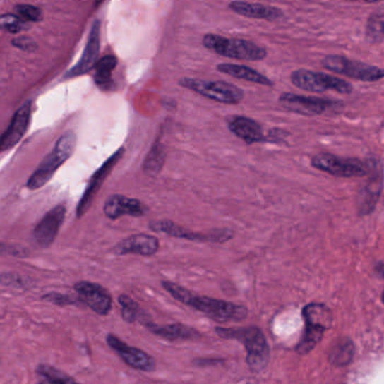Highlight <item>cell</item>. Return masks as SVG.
I'll list each match as a JSON object with an SVG mask.
<instances>
[{
    "instance_id": "25",
    "label": "cell",
    "mask_w": 384,
    "mask_h": 384,
    "mask_svg": "<svg viewBox=\"0 0 384 384\" xmlns=\"http://www.w3.org/2000/svg\"><path fill=\"white\" fill-rule=\"evenodd\" d=\"M36 376L40 384H81L64 371L49 364H40L36 368Z\"/></svg>"
},
{
    "instance_id": "23",
    "label": "cell",
    "mask_w": 384,
    "mask_h": 384,
    "mask_svg": "<svg viewBox=\"0 0 384 384\" xmlns=\"http://www.w3.org/2000/svg\"><path fill=\"white\" fill-rule=\"evenodd\" d=\"M302 315L305 318L306 326L320 327L325 330L332 326V311L321 304H311L306 306L302 311Z\"/></svg>"
},
{
    "instance_id": "12",
    "label": "cell",
    "mask_w": 384,
    "mask_h": 384,
    "mask_svg": "<svg viewBox=\"0 0 384 384\" xmlns=\"http://www.w3.org/2000/svg\"><path fill=\"white\" fill-rule=\"evenodd\" d=\"M74 290L78 294L80 301L85 304L91 311L100 316H106L113 308V298L107 289L98 283L89 281H80L76 283Z\"/></svg>"
},
{
    "instance_id": "4",
    "label": "cell",
    "mask_w": 384,
    "mask_h": 384,
    "mask_svg": "<svg viewBox=\"0 0 384 384\" xmlns=\"http://www.w3.org/2000/svg\"><path fill=\"white\" fill-rule=\"evenodd\" d=\"M203 47L217 54L234 60L261 61L268 55L266 49L243 39H227L216 34L203 36Z\"/></svg>"
},
{
    "instance_id": "18",
    "label": "cell",
    "mask_w": 384,
    "mask_h": 384,
    "mask_svg": "<svg viewBox=\"0 0 384 384\" xmlns=\"http://www.w3.org/2000/svg\"><path fill=\"white\" fill-rule=\"evenodd\" d=\"M99 49H100V22L96 20L91 28L88 43L83 51V56L79 62L66 73V77H79L94 69L98 62Z\"/></svg>"
},
{
    "instance_id": "30",
    "label": "cell",
    "mask_w": 384,
    "mask_h": 384,
    "mask_svg": "<svg viewBox=\"0 0 384 384\" xmlns=\"http://www.w3.org/2000/svg\"><path fill=\"white\" fill-rule=\"evenodd\" d=\"M16 13L23 20L26 22H40L43 18L41 9L32 5L16 6Z\"/></svg>"
},
{
    "instance_id": "2",
    "label": "cell",
    "mask_w": 384,
    "mask_h": 384,
    "mask_svg": "<svg viewBox=\"0 0 384 384\" xmlns=\"http://www.w3.org/2000/svg\"><path fill=\"white\" fill-rule=\"evenodd\" d=\"M217 335L226 340H236L246 349V362L251 370L261 372L270 361V346L261 328L256 326L216 327Z\"/></svg>"
},
{
    "instance_id": "29",
    "label": "cell",
    "mask_w": 384,
    "mask_h": 384,
    "mask_svg": "<svg viewBox=\"0 0 384 384\" xmlns=\"http://www.w3.org/2000/svg\"><path fill=\"white\" fill-rule=\"evenodd\" d=\"M354 353V349L351 342H340L337 345L332 349L330 354V361L337 365H345L351 362L352 356Z\"/></svg>"
},
{
    "instance_id": "3",
    "label": "cell",
    "mask_w": 384,
    "mask_h": 384,
    "mask_svg": "<svg viewBox=\"0 0 384 384\" xmlns=\"http://www.w3.org/2000/svg\"><path fill=\"white\" fill-rule=\"evenodd\" d=\"M77 135L72 131L64 133L55 144L51 153L47 154L39 168L34 171L28 181V188L30 190L40 189L52 179L54 173L59 170L61 165L71 157L76 150Z\"/></svg>"
},
{
    "instance_id": "14",
    "label": "cell",
    "mask_w": 384,
    "mask_h": 384,
    "mask_svg": "<svg viewBox=\"0 0 384 384\" xmlns=\"http://www.w3.org/2000/svg\"><path fill=\"white\" fill-rule=\"evenodd\" d=\"M66 212V207L64 205H59L47 212L41 222L36 225L33 237L40 246L49 247L52 244L60 231L61 225L64 224Z\"/></svg>"
},
{
    "instance_id": "13",
    "label": "cell",
    "mask_w": 384,
    "mask_h": 384,
    "mask_svg": "<svg viewBox=\"0 0 384 384\" xmlns=\"http://www.w3.org/2000/svg\"><path fill=\"white\" fill-rule=\"evenodd\" d=\"M124 148H119V151H116L115 153L109 157V159L104 163V164L95 172L94 176H91L90 181H89L88 187L85 190L83 198L80 199L79 205L77 208V217H83L85 212H88L92 201H94L95 197L98 193L99 189L102 188L104 184V180L109 176V173L115 168V165L119 163V160L123 157Z\"/></svg>"
},
{
    "instance_id": "11",
    "label": "cell",
    "mask_w": 384,
    "mask_h": 384,
    "mask_svg": "<svg viewBox=\"0 0 384 384\" xmlns=\"http://www.w3.org/2000/svg\"><path fill=\"white\" fill-rule=\"evenodd\" d=\"M108 346L115 352L116 354L121 357L125 364L128 365L134 370L142 371V372H152L155 368V360L146 352L142 351L138 347H133L125 343L121 338L108 334L106 337Z\"/></svg>"
},
{
    "instance_id": "9",
    "label": "cell",
    "mask_w": 384,
    "mask_h": 384,
    "mask_svg": "<svg viewBox=\"0 0 384 384\" xmlns=\"http://www.w3.org/2000/svg\"><path fill=\"white\" fill-rule=\"evenodd\" d=\"M150 229L157 233L167 234L169 236L176 239H189L195 241H212V243H224L234 237V232L231 229H214L208 233H197L188 231L187 228L179 226L171 220H159L150 222Z\"/></svg>"
},
{
    "instance_id": "15",
    "label": "cell",
    "mask_w": 384,
    "mask_h": 384,
    "mask_svg": "<svg viewBox=\"0 0 384 384\" xmlns=\"http://www.w3.org/2000/svg\"><path fill=\"white\" fill-rule=\"evenodd\" d=\"M148 212V207L135 198L112 195L104 201V216L112 220H119L123 216L142 217Z\"/></svg>"
},
{
    "instance_id": "16",
    "label": "cell",
    "mask_w": 384,
    "mask_h": 384,
    "mask_svg": "<svg viewBox=\"0 0 384 384\" xmlns=\"http://www.w3.org/2000/svg\"><path fill=\"white\" fill-rule=\"evenodd\" d=\"M32 117V104L26 102L15 113L8 128L0 136V153L14 148L28 132Z\"/></svg>"
},
{
    "instance_id": "31",
    "label": "cell",
    "mask_w": 384,
    "mask_h": 384,
    "mask_svg": "<svg viewBox=\"0 0 384 384\" xmlns=\"http://www.w3.org/2000/svg\"><path fill=\"white\" fill-rule=\"evenodd\" d=\"M0 28L11 33H18L23 28V20L18 15H4L0 16Z\"/></svg>"
},
{
    "instance_id": "19",
    "label": "cell",
    "mask_w": 384,
    "mask_h": 384,
    "mask_svg": "<svg viewBox=\"0 0 384 384\" xmlns=\"http://www.w3.org/2000/svg\"><path fill=\"white\" fill-rule=\"evenodd\" d=\"M227 126L232 134L246 144L264 143L268 140L261 125L246 116H234L228 119Z\"/></svg>"
},
{
    "instance_id": "32",
    "label": "cell",
    "mask_w": 384,
    "mask_h": 384,
    "mask_svg": "<svg viewBox=\"0 0 384 384\" xmlns=\"http://www.w3.org/2000/svg\"><path fill=\"white\" fill-rule=\"evenodd\" d=\"M45 299L51 302H54V304L59 306L73 305V304H76L74 299H72L70 296H64V294H47V296H45Z\"/></svg>"
},
{
    "instance_id": "10",
    "label": "cell",
    "mask_w": 384,
    "mask_h": 384,
    "mask_svg": "<svg viewBox=\"0 0 384 384\" xmlns=\"http://www.w3.org/2000/svg\"><path fill=\"white\" fill-rule=\"evenodd\" d=\"M279 102L286 109L304 116L321 115L326 112L335 109L336 107H340L338 102H330L327 99L299 96V95L290 94V92L281 95Z\"/></svg>"
},
{
    "instance_id": "35",
    "label": "cell",
    "mask_w": 384,
    "mask_h": 384,
    "mask_svg": "<svg viewBox=\"0 0 384 384\" xmlns=\"http://www.w3.org/2000/svg\"><path fill=\"white\" fill-rule=\"evenodd\" d=\"M349 1H365V3H378L382 0H349Z\"/></svg>"
},
{
    "instance_id": "34",
    "label": "cell",
    "mask_w": 384,
    "mask_h": 384,
    "mask_svg": "<svg viewBox=\"0 0 384 384\" xmlns=\"http://www.w3.org/2000/svg\"><path fill=\"white\" fill-rule=\"evenodd\" d=\"M376 275H379L381 279H384V262L380 263L379 265H376Z\"/></svg>"
},
{
    "instance_id": "33",
    "label": "cell",
    "mask_w": 384,
    "mask_h": 384,
    "mask_svg": "<svg viewBox=\"0 0 384 384\" xmlns=\"http://www.w3.org/2000/svg\"><path fill=\"white\" fill-rule=\"evenodd\" d=\"M13 43L15 47H20L24 51H33L36 47L35 43L28 37H18V39H15Z\"/></svg>"
},
{
    "instance_id": "36",
    "label": "cell",
    "mask_w": 384,
    "mask_h": 384,
    "mask_svg": "<svg viewBox=\"0 0 384 384\" xmlns=\"http://www.w3.org/2000/svg\"><path fill=\"white\" fill-rule=\"evenodd\" d=\"M382 301H383V304H384V292H383V294H382Z\"/></svg>"
},
{
    "instance_id": "20",
    "label": "cell",
    "mask_w": 384,
    "mask_h": 384,
    "mask_svg": "<svg viewBox=\"0 0 384 384\" xmlns=\"http://www.w3.org/2000/svg\"><path fill=\"white\" fill-rule=\"evenodd\" d=\"M229 9L236 14L254 20H275L283 16L280 9L263 4L233 1L229 4Z\"/></svg>"
},
{
    "instance_id": "28",
    "label": "cell",
    "mask_w": 384,
    "mask_h": 384,
    "mask_svg": "<svg viewBox=\"0 0 384 384\" xmlns=\"http://www.w3.org/2000/svg\"><path fill=\"white\" fill-rule=\"evenodd\" d=\"M119 305L121 307V317L128 324H134L140 318V306L131 296L121 294L119 296Z\"/></svg>"
},
{
    "instance_id": "6",
    "label": "cell",
    "mask_w": 384,
    "mask_h": 384,
    "mask_svg": "<svg viewBox=\"0 0 384 384\" xmlns=\"http://www.w3.org/2000/svg\"><path fill=\"white\" fill-rule=\"evenodd\" d=\"M291 83L296 88L311 92H324L327 90L337 91L340 94H351L352 85L344 80L332 77L330 74L309 70H296L291 73Z\"/></svg>"
},
{
    "instance_id": "7",
    "label": "cell",
    "mask_w": 384,
    "mask_h": 384,
    "mask_svg": "<svg viewBox=\"0 0 384 384\" xmlns=\"http://www.w3.org/2000/svg\"><path fill=\"white\" fill-rule=\"evenodd\" d=\"M323 66L325 69L361 81L373 83L384 78V70L370 64L351 61L340 55H328L323 61Z\"/></svg>"
},
{
    "instance_id": "21",
    "label": "cell",
    "mask_w": 384,
    "mask_h": 384,
    "mask_svg": "<svg viewBox=\"0 0 384 384\" xmlns=\"http://www.w3.org/2000/svg\"><path fill=\"white\" fill-rule=\"evenodd\" d=\"M143 325L152 334L159 336V337L164 338V340H198V338L201 337L198 330L187 326V325L171 324L165 325V326H160V325H155L153 323H148V321H144Z\"/></svg>"
},
{
    "instance_id": "27",
    "label": "cell",
    "mask_w": 384,
    "mask_h": 384,
    "mask_svg": "<svg viewBox=\"0 0 384 384\" xmlns=\"http://www.w3.org/2000/svg\"><path fill=\"white\" fill-rule=\"evenodd\" d=\"M366 36L372 42H380L384 39V11L371 15L366 25Z\"/></svg>"
},
{
    "instance_id": "22",
    "label": "cell",
    "mask_w": 384,
    "mask_h": 384,
    "mask_svg": "<svg viewBox=\"0 0 384 384\" xmlns=\"http://www.w3.org/2000/svg\"><path fill=\"white\" fill-rule=\"evenodd\" d=\"M217 70L222 73L227 74L236 79L245 80L248 83H258L262 85H273L272 80L265 77L261 72L252 69L250 66H241V64H220L217 66Z\"/></svg>"
},
{
    "instance_id": "26",
    "label": "cell",
    "mask_w": 384,
    "mask_h": 384,
    "mask_svg": "<svg viewBox=\"0 0 384 384\" xmlns=\"http://www.w3.org/2000/svg\"><path fill=\"white\" fill-rule=\"evenodd\" d=\"M164 160V148H163L162 144L160 143V140H155V143L152 146L151 151L146 155L145 161H144V172L148 176H157L160 171L162 170Z\"/></svg>"
},
{
    "instance_id": "5",
    "label": "cell",
    "mask_w": 384,
    "mask_h": 384,
    "mask_svg": "<svg viewBox=\"0 0 384 384\" xmlns=\"http://www.w3.org/2000/svg\"><path fill=\"white\" fill-rule=\"evenodd\" d=\"M179 85L220 104H237L245 97L243 89L225 81H208V80L193 79V78H182L179 81Z\"/></svg>"
},
{
    "instance_id": "1",
    "label": "cell",
    "mask_w": 384,
    "mask_h": 384,
    "mask_svg": "<svg viewBox=\"0 0 384 384\" xmlns=\"http://www.w3.org/2000/svg\"><path fill=\"white\" fill-rule=\"evenodd\" d=\"M161 284L174 299L195 311H200L217 323L241 321L247 317V309L244 306L236 305L225 300L214 299L209 296H198L171 281H162Z\"/></svg>"
},
{
    "instance_id": "8",
    "label": "cell",
    "mask_w": 384,
    "mask_h": 384,
    "mask_svg": "<svg viewBox=\"0 0 384 384\" xmlns=\"http://www.w3.org/2000/svg\"><path fill=\"white\" fill-rule=\"evenodd\" d=\"M313 168L338 178H357L368 173V167L359 160L340 159L330 153H321L311 160Z\"/></svg>"
},
{
    "instance_id": "17",
    "label": "cell",
    "mask_w": 384,
    "mask_h": 384,
    "mask_svg": "<svg viewBox=\"0 0 384 384\" xmlns=\"http://www.w3.org/2000/svg\"><path fill=\"white\" fill-rule=\"evenodd\" d=\"M160 248V241L157 237L148 234H135L132 236L119 241L113 248L117 256L126 254H138L142 256H152L157 253Z\"/></svg>"
},
{
    "instance_id": "24",
    "label": "cell",
    "mask_w": 384,
    "mask_h": 384,
    "mask_svg": "<svg viewBox=\"0 0 384 384\" xmlns=\"http://www.w3.org/2000/svg\"><path fill=\"white\" fill-rule=\"evenodd\" d=\"M119 61L114 55H106L104 58L100 59L95 66V81L96 85L102 90H110L113 85V78L112 73L117 66Z\"/></svg>"
}]
</instances>
